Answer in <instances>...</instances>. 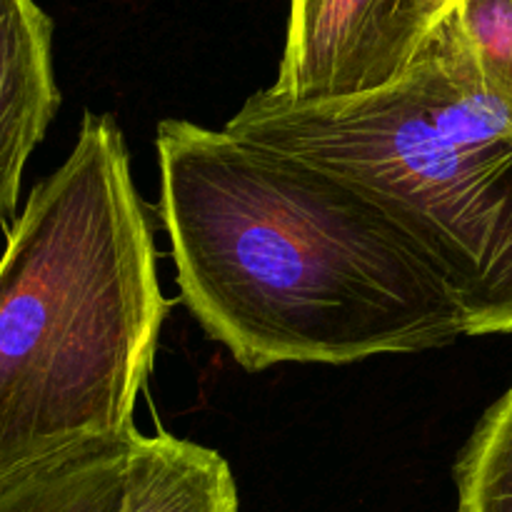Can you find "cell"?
Returning <instances> with one entry per match:
<instances>
[{
  "label": "cell",
  "mask_w": 512,
  "mask_h": 512,
  "mask_svg": "<svg viewBox=\"0 0 512 512\" xmlns=\"http://www.w3.org/2000/svg\"><path fill=\"white\" fill-rule=\"evenodd\" d=\"M160 218L183 303L250 373L445 348L463 313L420 250L325 170L163 120Z\"/></svg>",
  "instance_id": "obj_1"
},
{
  "label": "cell",
  "mask_w": 512,
  "mask_h": 512,
  "mask_svg": "<svg viewBox=\"0 0 512 512\" xmlns=\"http://www.w3.org/2000/svg\"><path fill=\"white\" fill-rule=\"evenodd\" d=\"M168 300L123 130L85 113L0 255V483L135 430Z\"/></svg>",
  "instance_id": "obj_2"
},
{
  "label": "cell",
  "mask_w": 512,
  "mask_h": 512,
  "mask_svg": "<svg viewBox=\"0 0 512 512\" xmlns=\"http://www.w3.org/2000/svg\"><path fill=\"white\" fill-rule=\"evenodd\" d=\"M225 130L378 208L450 290L465 335L512 333V118L485 93L453 5L388 88L328 103L260 90Z\"/></svg>",
  "instance_id": "obj_3"
},
{
  "label": "cell",
  "mask_w": 512,
  "mask_h": 512,
  "mask_svg": "<svg viewBox=\"0 0 512 512\" xmlns=\"http://www.w3.org/2000/svg\"><path fill=\"white\" fill-rule=\"evenodd\" d=\"M443 0H290L278 90L328 103L393 85L445 13Z\"/></svg>",
  "instance_id": "obj_4"
},
{
  "label": "cell",
  "mask_w": 512,
  "mask_h": 512,
  "mask_svg": "<svg viewBox=\"0 0 512 512\" xmlns=\"http://www.w3.org/2000/svg\"><path fill=\"white\" fill-rule=\"evenodd\" d=\"M60 108L53 23L35 0H0V220L18 213L28 158Z\"/></svg>",
  "instance_id": "obj_5"
},
{
  "label": "cell",
  "mask_w": 512,
  "mask_h": 512,
  "mask_svg": "<svg viewBox=\"0 0 512 512\" xmlns=\"http://www.w3.org/2000/svg\"><path fill=\"white\" fill-rule=\"evenodd\" d=\"M123 512H240L238 485L218 450L170 433H135Z\"/></svg>",
  "instance_id": "obj_6"
},
{
  "label": "cell",
  "mask_w": 512,
  "mask_h": 512,
  "mask_svg": "<svg viewBox=\"0 0 512 512\" xmlns=\"http://www.w3.org/2000/svg\"><path fill=\"white\" fill-rule=\"evenodd\" d=\"M138 430L85 440L0 483V512H123Z\"/></svg>",
  "instance_id": "obj_7"
},
{
  "label": "cell",
  "mask_w": 512,
  "mask_h": 512,
  "mask_svg": "<svg viewBox=\"0 0 512 512\" xmlns=\"http://www.w3.org/2000/svg\"><path fill=\"white\" fill-rule=\"evenodd\" d=\"M455 483L458 512H512V385L470 435Z\"/></svg>",
  "instance_id": "obj_8"
},
{
  "label": "cell",
  "mask_w": 512,
  "mask_h": 512,
  "mask_svg": "<svg viewBox=\"0 0 512 512\" xmlns=\"http://www.w3.org/2000/svg\"><path fill=\"white\" fill-rule=\"evenodd\" d=\"M485 93L512 118V0H455Z\"/></svg>",
  "instance_id": "obj_9"
},
{
  "label": "cell",
  "mask_w": 512,
  "mask_h": 512,
  "mask_svg": "<svg viewBox=\"0 0 512 512\" xmlns=\"http://www.w3.org/2000/svg\"><path fill=\"white\" fill-rule=\"evenodd\" d=\"M455 3V0H443V5H445V8H450V5H453Z\"/></svg>",
  "instance_id": "obj_10"
}]
</instances>
